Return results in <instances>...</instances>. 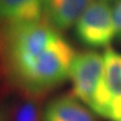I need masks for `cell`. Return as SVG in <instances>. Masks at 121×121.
Segmentation results:
<instances>
[{
	"label": "cell",
	"mask_w": 121,
	"mask_h": 121,
	"mask_svg": "<svg viewBox=\"0 0 121 121\" xmlns=\"http://www.w3.org/2000/svg\"><path fill=\"white\" fill-rule=\"evenodd\" d=\"M76 55L44 17L0 23V73L16 93L43 98L70 77Z\"/></svg>",
	"instance_id": "obj_1"
},
{
	"label": "cell",
	"mask_w": 121,
	"mask_h": 121,
	"mask_svg": "<svg viewBox=\"0 0 121 121\" xmlns=\"http://www.w3.org/2000/svg\"><path fill=\"white\" fill-rule=\"evenodd\" d=\"M103 75L89 108L110 121H121V52L107 48Z\"/></svg>",
	"instance_id": "obj_2"
},
{
	"label": "cell",
	"mask_w": 121,
	"mask_h": 121,
	"mask_svg": "<svg viewBox=\"0 0 121 121\" xmlns=\"http://www.w3.org/2000/svg\"><path fill=\"white\" fill-rule=\"evenodd\" d=\"M75 35L90 48H109L116 37L112 9L102 0L92 1L75 24Z\"/></svg>",
	"instance_id": "obj_3"
},
{
	"label": "cell",
	"mask_w": 121,
	"mask_h": 121,
	"mask_svg": "<svg viewBox=\"0 0 121 121\" xmlns=\"http://www.w3.org/2000/svg\"><path fill=\"white\" fill-rule=\"evenodd\" d=\"M103 55L86 51L76 55L70 71L72 96L88 106L99 86L103 75Z\"/></svg>",
	"instance_id": "obj_4"
},
{
	"label": "cell",
	"mask_w": 121,
	"mask_h": 121,
	"mask_svg": "<svg viewBox=\"0 0 121 121\" xmlns=\"http://www.w3.org/2000/svg\"><path fill=\"white\" fill-rule=\"evenodd\" d=\"M92 0H43L44 18L59 31L76 24Z\"/></svg>",
	"instance_id": "obj_5"
},
{
	"label": "cell",
	"mask_w": 121,
	"mask_h": 121,
	"mask_svg": "<svg viewBox=\"0 0 121 121\" xmlns=\"http://www.w3.org/2000/svg\"><path fill=\"white\" fill-rule=\"evenodd\" d=\"M43 121H97L93 111L73 96H60L45 105Z\"/></svg>",
	"instance_id": "obj_6"
},
{
	"label": "cell",
	"mask_w": 121,
	"mask_h": 121,
	"mask_svg": "<svg viewBox=\"0 0 121 121\" xmlns=\"http://www.w3.org/2000/svg\"><path fill=\"white\" fill-rule=\"evenodd\" d=\"M43 0H0V23L43 18Z\"/></svg>",
	"instance_id": "obj_7"
},
{
	"label": "cell",
	"mask_w": 121,
	"mask_h": 121,
	"mask_svg": "<svg viewBox=\"0 0 121 121\" xmlns=\"http://www.w3.org/2000/svg\"><path fill=\"white\" fill-rule=\"evenodd\" d=\"M41 99L40 97L17 93V97L7 109L8 121H43Z\"/></svg>",
	"instance_id": "obj_8"
},
{
	"label": "cell",
	"mask_w": 121,
	"mask_h": 121,
	"mask_svg": "<svg viewBox=\"0 0 121 121\" xmlns=\"http://www.w3.org/2000/svg\"><path fill=\"white\" fill-rule=\"evenodd\" d=\"M112 17L117 39H121V0H116L112 8Z\"/></svg>",
	"instance_id": "obj_9"
},
{
	"label": "cell",
	"mask_w": 121,
	"mask_h": 121,
	"mask_svg": "<svg viewBox=\"0 0 121 121\" xmlns=\"http://www.w3.org/2000/svg\"><path fill=\"white\" fill-rule=\"evenodd\" d=\"M0 121H8V113L4 106L0 105Z\"/></svg>",
	"instance_id": "obj_10"
},
{
	"label": "cell",
	"mask_w": 121,
	"mask_h": 121,
	"mask_svg": "<svg viewBox=\"0 0 121 121\" xmlns=\"http://www.w3.org/2000/svg\"><path fill=\"white\" fill-rule=\"evenodd\" d=\"M102 1H105V2H111V1H116V0H102Z\"/></svg>",
	"instance_id": "obj_11"
}]
</instances>
